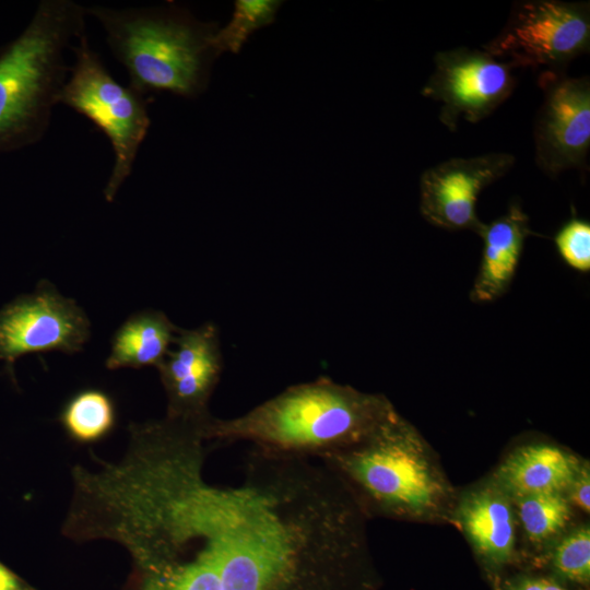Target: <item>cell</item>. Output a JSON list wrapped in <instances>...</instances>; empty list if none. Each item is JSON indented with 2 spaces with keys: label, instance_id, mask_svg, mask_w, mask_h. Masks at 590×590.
Here are the masks:
<instances>
[{
  "label": "cell",
  "instance_id": "cell-21",
  "mask_svg": "<svg viewBox=\"0 0 590 590\" xmlns=\"http://www.w3.org/2000/svg\"><path fill=\"white\" fill-rule=\"evenodd\" d=\"M570 500L582 511L590 510V476L589 469L580 467L568 487Z\"/></svg>",
  "mask_w": 590,
  "mask_h": 590
},
{
  "label": "cell",
  "instance_id": "cell-4",
  "mask_svg": "<svg viewBox=\"0 0 590 590\" xmlns=\"http://www.w3.org/2000/svg\"><path fill=\"white\" fill-rule=\"evenodd\" d=\"M320 461L362 511L421 517L436 515L448 500L447 482L426 442L397 411L359 442Z\"/></svg>",
  "mask_w": 590,
  "mask_h": 590
},
{
  "label": "cell",
  "instance_id": "cell-19",
  "mask_svg": "<svg viewBox=\"0 0 590 590\" xmlns=\"http://www.w3.org/2000/svg\"><path fill=\"white\" fill-rule=\"evenodd\" d=\"M553 565L567 579L586 583L590 577V530L580 527L567 534L555 547Z\"/></svg>",
  "mask_w": 590,
  "mask_h": 590
},
{
  "label": "cell",
  "instance_id": "cell-22",
  "mask_svg": "<svg viewBox=\"0 0 590 590\" xmlns=\"http://www.w3.org/2000/svg\"><path fill=\"white\" fill-rule=\"evenodd\" d=\"M508 590H568L548 578H523L511 585Z\"/></svg>",
  "mask_w": 590,
  "mask_h": 590
},
{
  "label": "cell",
  "instance_id": "cell-20",
  "mask_svg": "<svg viewBox=\"0 0 590 590\" xmlns=\"http://www.w3.org/2000/svg\"><path fill=\"white\" fill-rule=\"evenodd\" d=\"M554 243L563 261L571 269L587 273L590 271V224L580 219H571L557 232Z\"/></svg>",
  "mask_w": 590,
  "mask_h": 590
},
{
  "label": "cell",
  "instance_id": "cell-5",
  "mask_svg": "<svg viewBox=\"0 0 590 590\" xmlns=\"http://www.w3.org/2000/svg\"><path fill=\"white\" fill-rule=\"evenodd\" d=\"M78 40L59 104L86 117L110 142L115 160L104 197L111 202L132 172L151 120L144 96L113 78L85 34Z\"/></svg>",
  "mask_w": 590,
  "mask_h": 590
},
{
  "label": "cell",
  "instance_id": "cell-3",
  "mask_svg": "<svg viewBox=\"0 0 590 590\" xmlns=\"http://www.w3.org/2000/svg\"><path fill=\"white\" fill-rule=\"evenodd\" d=\"M85 12L99 22L111 54L128 72L129 85L142 95L166 91L191 98L205 90L217 56L212 44L215 24L175 5H92Z\"/></svg>",
  "mask_w": 590,
  "mask_h": 590
},
{
  "label": "cell",
  "instance_id": "cell-10",
  "mask_svg": "<svg viewBox=\"0 0 590 590\" xmlns=\"http://www.w3.org/2000/svg\"><path fill=\"white\" fill-rule=\"evenodd\" d=\"M514 164L509 153H486L451 158L426 169L420 179L421 214L435 226L480 234L484 223L477 217V198Z\"/></svg>",
  "mask_w": 590,
  "mask_h": 590
},
{
  "label": "cell",
  "instance_id": "cell-2",
  "mask_svg": "<svg viewBox=\"0 0 590 590\" xmlns=\"http://www.w3.org/2000/svg\"><path fill=\"white\" fill-rule=\"evenodd\" d=\"M85 7L43 0L23 32L0 49V153L37 143L70 67L64 50L85 34Z\"/></svg>",
  "mask_w": 590,
  "mask_h": 590
},
{
  "label": "cell",
  "instance_id": "cell-18",
  "mask_svg": "<svg viewBox=\"0 0 590 590\" xmlns=\"http://www.w3.org/2000/svg\"><path fill=\"white\" fill-rule=\"evenodd\" d=\"M276 0H237L229 22L215 32L212 44L217 54L240 50L257 30L271 24L281 7Z\"/></svg>",
  "mask_w": 590,
  "mask_h": 590
},
{
  "label": "cell",
  "instance_id": "cell-23",
  "mask_svg": "<svg viewBox=\"0 0 590 590\" xmlns=\"http://www.w3.org/2000/svg\"><path fill=\"white\" fill-rule=\"evenodd\" d=\"M0 590H35L0 562Z\"/></svg>",
  "mask_w": 590,
  "mask_h": 590
},
{
  "label": "cell",
  "instance_id": "cell-7",
  "mask_svg": "<svg viewBox=\"0 0 590 590\" xmlns=\"http://www.w3.org/2000/svg\"><path fill=\"white\" fill-rule=\"evenodd\" d=\"M511 69L484 49L440 51L422 94L439 103L440 121L455 130L461 119L477 122L509 97L516 85Z\"/></svg>",
  "mask_w": 590,
  "mask_h": 590
},
{
  "label": "cell",
  "instance_id": "cell-11",
  "mask_svg": "<svg viewBox=\"0 0 590 590\" xmlns=\"http://www.w3.org/2000/svg\"><path fill=\"white\" fill-rule=\"evenodd\" d=\"M173 346L156 367L167 396L166 416L205 421L223 367L219 329L213 322L179 328Z\"/></svg>",
  "mask_w": 590,
  "mask_h": 590
},
{
  "label": "cell",
  "instance_id": "cell-14",
  "mask_svg": "<svg viewBox=\"0 0 590 590\" xmlns=\"http://www.w3.org/2000/svg\"><path fill=\"white\" fill-rule=\"evenodd\" d=\"M460 521L476 551L493 564L508 562L515 548L509 496L497 485L477 488L462 502Z\"/></svg>",
  "mask_w": 590,
  "mask_h": 590
},
{
  "label": "cell",
  "instance_id": "cell-12",
  "mask_svg": "<svg viewBox=\"0 0 590 590\" xmlns=\"http://www.w3.org/2000/svg\"><path fill=\"white\" fill-rule=\"evenodd\" d=\"M479 235L484 247L471 299L491 303L508 291L532 231L527 214L520 205L512 204L507 213L484 224Z\"/></svg>",
  "mask_w": 590,
  "mask_h": 590
},
{
  "label": "cell",
  "instance_id": "cell-16",
  "mask_svg": "<svg viewBox=\"0 0 590 590\" xmlns=\"http://www.w3.org/2000/svg\"><path fill=\"white\" fill-rule=\"evenodd\" d=\"M60 421L73 440L81 444L95 442L113 429L116 421L115 405L102 390H82L68 400Z\"/></svg>",
  "mask_w": 590,
  "mask_h": 590
},
{
  "label": "cell",
  "instance_id": "cell-13",
  "mask_svg": "<svg viewBox=\"0 0 590 590\" xmlns=\"http://www.w3.org/2000/svg\"><path fill=\"white\" fill-rule=\"evenodd\" d=\"M579 468L578 460L557 446L527 445L500 464L497 486L517 499L542 493H564Z\"/></svg>",
  "mask_w": 590,
  "mask_h": 590
},
{
  "label": "cell",
  "instance_id": "cell-9",
  "mask_svg": "<svg viewBox=\"0 0 590 590\" xmlns=\"http://www.w3.org/2000/svg\"><path fill=\"white\" fill-rule=\"evenodd\" d=\"M543 103L534 125L535 162L550 176L578 167L590 148V82L560 71L540 78Z\"/></svg>",
  "mask_w": 590,
  "mask_h": 590
},
{
  "label": "cell",
  "instance_id": "cell-8",
  "mask_svg": "<svg viewBox=\"0 0 590 590\" xmlns=\"http://www.w3.org/2000/svg\"><path fill=\"white\" fill-rule=\"evenodd\" d=\"M88 338L85 312L48 282L0 309V359L10 370L17 357L28 353H76Z\"/></svg>",
  "mask_w": 590,
  "mask_h": 590
},
{
  "label": "cell",
  "instance_id": "cell-15",
  "mask_svg": "<svg viewBox=\"0 0 590 590\" xmlns=\"http://www.w3.org/2000/svg\"><path fill=\"white\" fill-rule=\"evenodd\" d=\"M178 329L163 311L132 315L114 334L106 367H157L170 351Z\"/></svg>",
  "mask_w": 590,
  "mask_h": 590
},
{
  "label": "cell",
  "instance_id": "cell-6",
  "mask_svg": "<svg viewBox=\"0 0 590 590\" xmlns=\"http://www.w3.org/2000/svg\"><path fill=\"white\" fill-rule=\"evenodd\" d=\"M589 44L588 2L526 0L514 5L506 25L483 49L512 68L560 71Z\"/></svg>",
  "mask_w": 590,
  "mask_h": 590
},
{
  "label": "cell",
  "instance_id": "cell-17",
  "mask_svg": "<svg viewBox=\"0 0 590 590\" xmlns=\"http://www.w3.org/2000/svg\"><path fill=\"white\" fill-rule=\"evenodd\" d=\"M518 517L532 542H543L565 529L571 507L564 493H542L517 499Z\"/></svg>",
  "mask_w": 590,
  "mask_h": 590
},
{
  "label": "cell",
  "instance_id": "cell-1",
  "mask_svg": "<svg viewBox=\"0 0 590 590\" xmlns=\"http://www.w3.org/2000/svg\"><path fill=\"white\" fill-rule=\"evenodd\" d=\"M394 412L382 394L318 378L291 386L240 416H211L204 435L320 460L359 442Z\"/></svg>",
  "mask_w": 590,
  "mask_h": 590
}]
</instances>
